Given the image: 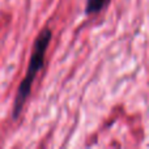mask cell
Masks as SVG:
<instances>
[{
  "label": "cell",
  "instance_id": "6da1fadb",
  "mask_svg": "<svg viewBox=\"0 0 149 149\" xmlns=\"http://www.w3.org/2000/svg\"><path fill=\"white\" fill-rule=\"evenodd\" d=\"M50 41H51V30L50 29H43L39 33V36L37 37L36 42H34L30 62H29L28 71H26V76L24 77V80L21 81L20 86H18L15 103H13V118L15 119H17L21 111H22L24 105H25L26 100L30 95L31 86H33V82L36 80V76L43 67Z\"/></svg>",
  "mask_w": 149,
  "mask_h": 149
},
{
  "label": "cell",
  "instance_id": "7a4b0ae2",
  "mask_svg": "<svg viewBox=\"0 0 149 149\" xmlns=\"http://www.w3.org/2000/svg\"><path fill=\"white\" fill-rule=\"evenodd\" d=\"M110 0H88L85 12L88 15H93V13H100L106 5L109 4Z\"/></svg>",
  "mask_w": 149,
  "mask_h": 149
}]
</instances>
